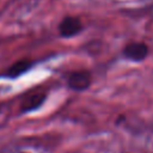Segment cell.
Returning <instances> with one entry per match:
<instances>
[{
    "label": "cell",
    "instance_id": "cell-1",
    "mask_svg": "<svg viewBox=\"0 0 153 153\" xmlns=\"http://www.w3.org/2000/svg\"><path fill=\"white\" fill-rule=\"evenodd\" d=\"M92 82V75L88 71L80 69V71H73L69 73L67 78V86L76 92H81L87 90L91 86Z\"/></svg>",
    "mask_w": 153,
    "mask_h": 153
},
{
    "label": "cell",
    "instance_id": "cell-2",
    "mask_svg": "<svg viewBox=\"0 0 153 153\" xmlns=\"http://www.w3.org/2000/svg\"><path fill=\"white\" fill-rule=\"evenodd\" d=\"M82 29H84V26H82L80 18L74 17V16L63 17L62 20L59 23V26H57L60 36L65 37V38H71V37L79 35Z\"/></svg>",
    "mask_w": 153,
    "mask_h": 153
},
{
    "label": "cell",
    "instance_id": "cell-3",
    "mask_svg": "<svg viewBox=\"0 0 153 153\" xmlns=\"http://www.w3.org/2000/svg\"><path fill=\"white\" fill-rule=\"evenodd\" d=\"M47 98V92H42V91H35L29 93L20 103V112L25 114V112H30L33 111L36 109H38L45 100Z\"/></svg>",
    "mask_w": 153,
    "mask_h": 153
},
{
    "label": "cell",
    "instance_id": "cell-4",
    "mask_svg": "<svg viewBox=\"0 0 153 153\" xmlns=\"http://www.w3.org/2000/svg\"><path fill=\"white\" fill-rule=\"evenodd\" d=\"M123 55L131 61H142L148 55V47L142 42L128 43L123 49Z\"/></svg>",
    "mask_w": 153,
    "mask_h": 153
},
{
    "label": "cell",
    "instance_id": "cell-5",
    "mask_svg": "<svg viewBox=\"0 0 153 153\" xmlns=\"http://www.w3.org/2000/svg\"><path fill=\"white\" fill-rule=\"evenodd\" d=\"M32 66V61L30 59H20L17 60L14 63H12L5 72V75L8 78H18L23 75L25 72H27Z\"/></svg>",
    "mask_w": 153,
    "mask_h": 153
}]
</instances>
